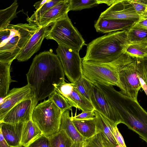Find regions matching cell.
<instances>
[{
    "instance_id": "cell-1",
    "label": "cell",
    "mask_w": 147,
    "mask_h": 147,
    "mask_svg": "<svg viewBox=\"0 0 147 147\" xmlns=\"http://www.w3.org/2000/svg\"><path fill=\"white\" fill-rule=\"evenodd\" d=\"M65 75L59 59L52 49L36 55L26 74L36 102L49 97L56 87L65 81Z\"/></svg>"
},
{
    "instance_id": "cell-2",
    "label": "cell",
    "mask_w": 147,
    "mask_h": 147,
    "mask_svg": "<svg viewBox=\"0 0 147 147\" xmlns=\"http://www.w3.org/2000/svg\"><path fill=\"white\" fill-rule=\"evenodd\" d=\"M128 43L126 31L108 33L94 39L87 45L86 53L82 61L110 62L124 53Z\"/></svg>"
},
{
    "instance_id": "cell-3",
    "label": "cell",
    "mask_w": 147,
    "mask_h": 147,
    "mask_svg": "<svg viewBox=\"0 0 147 147\" xmlns=\"http://www.w3.org/2000/svg\"><path fill=\"white\" fill-rule=\"evenodd\" d=\"M134 58L123 54L110 62L103 63L92 61H82V76L92 84L97 82L115 86L121 91L119 75L121 70L132 62Z\"/></svg>"
},
{
    "instance_id": "cell-4",
    "label": "cell",
    "mask_w": 147,
    "mask_h": 147,
    "mask_svg": "<svg viewBox=\"0 0 147 147\" xmlns=\"http://www.w3.org/2000/svg\"><path fill=\"white\" fill-rule=\"evenodd\" d=\"M112 104L121 123L147 143V112L138 101L120 93L114 98Z\"/></svg>"
},
{
    "instance_id": "cell-5",
    "label": "cell",
    "mask_w": 147,
    "mask_h": 147,
    "mask_svg": "<svg viewBox=\"0 0 147 147\" xmlns=\"http://www.w3.org/2000/svg\"><path fill=\"white\" fill-rule=\"evenodd\" d=\"M27 23L9 24L10 30L8 38L0 45V62L11 63L31 37L41 27Z\"/></svg>"
},
{
    "instance_id": "cell-6",
    "label": "cell",
    "mask_w": 147,
    "mask_h": 147,
    "mask_svg": "<svg viewBox=\"0 0 147 147\" xmlns=\"http://www.w3.org/2000/svg\"><path fill=\"white\" fill-rule=\"evenodd\" d=\"M62 113L54 102L49 98L35 107L31 119L43 134L49 137L59 131Z\"/></svg>"
},
{
    "instance_id": "cell-7",
    "label": "cell",
    "mask_w": 147,
    "mask_h": 147,
    "mask_svg": "<svg viewBox=\"0 0 147 147\" xmlns=\"http://www.w3.org/2000/svg\"><path fill=\"white\" fill-rule=\"evenodd\" d=\"M45 38L54 40L58 45H64L78 52L83 46L87 45L68 15L53 22Z\"/></svg>"
},
{
    "instance_id": "cell-8",
    "label": "cell",
    "mask_w": 147,
    "mask_h": 147,
    "mask_svg": "<svg viewBox=\"0 0 147 147\" xmlns=\"http://www.w3.org/2000/svg\"><path fill=\"white\" fill-rule=\"evenodd\" d=\"M56 51L65 75L71 83L76 82L82 75V61L79 52L60 44Z\"/></svg>"
},
{
    "instance_id": "cell-9",
    "label": "cell",
    "mask_w": 147,
    "mask_h": 147,
    "mask_svg": "<svg viewBox=\"0 0 147 147\" xmlns=\"http://www.w3.org/2000/svg\"><path fill=\"white\" fill-rule=\"evenodd\" d=\"M119 80L122 87L120 92L138 101V92L141 86L137 73L134 59L124 67L119 72Z\"/></svg>"
},
{
    "instance_id": "cell-10",
    "label": "cell",
    "mask_w": 147,
    "mask_h": 147,
    "mask_svg": "<svg viewBox=\"0 0 147 147\" xmlns=\"http://www.w3.org/2000/svg\"><path fill=\"white\" fill-rule=\"evenodd\" d=\"M90 100L94 110L103 115L112 124L117 125L121 123L119 116L105 94L94 84L91 89Z\"/></svg>"
},
{
    "instance_id": "cell-11",
    "label": "cell",
    "mask_w": 147,
    "mask_h": 147,
    "mask_svg": "<svg viewBox=\"0 0 147 147\" xmlns=\"http://www.w3.org/2000/svg\"><path fill=\"white\" fill-rule=\"evenodd\" d=\"M107 19L132 20L136 22L140 18L128 0H116L99 17Z\"/></svg>"
},
{
    "instance_id": "cell-12",
    "label": "cell",
    "mask_w": 147,
    "mask_h": 147,
    "mask_svg": "<svg viewBox=\"0 0 147 147\" xmlns=\"http://www.w3.org/2000/svg\"><path fill=\"white\" fill-rule=\"evenodd\" d=\"M37 104L34 97L22 101L11 109L0 123H24L31 120L32 111Z\"/></svg>"
},
{
    "instance_id": "cell-13",
    "label": "cell",
    "mask_w": 147,
    "mask_h": 147,
    "mask_svg": "<svg viewBox=\"0 0 147 147\" xmlns=\"http://www.w3.org/2000/svg\"><path fill=\"white\" fill-rule=\"evenodd\" d=\"M34 97L32 88L28 84L10 90L0 102V121L13 107L22 101Z\"/></svg>"
},
{
    "instance_id": "cell-14",
    "label": "cell",
    "mask_w": 147,
    "mask_h": 147,
    "mask_svg": "<svg viewBox=\"0 0 147 147\" xmlns=\"http://www.w3.org/2000/svg\"><path fill=\"white\" fill-rule=\"evenodd\" d=\"M53 23L41 27L34 33L17 57L18 61H27L40 49L43 40L47 36Z\"/></svg>"
},
{
    "instance_id": "cell-15",
    "label": "cell",
    "mask_w": 147,
    "mask_h": 147,
    "mask_svg": "<svg viewBox=\"0 0 147 147\" xmlns=\"http://www.w3.org/2000/svg\"><path fill=\"white\" fill-rule=\"evenodd\" d=\"M71 0H62L50 9L35 25L42 27L62 18L70 11Z\"/></svg>"
},
{
    "instance_id": "cell-16",
    "label": "cell",
    "mask_w": 147,
    "mask_h": 147,
    "mask_svg": "<svg viewBox=\"0 0 147 147\" xmlns=\"http://www.w3.org/2000/svg\"><path fill=\"white\" fill-rule=\"evenodd\" d=\"M135 22L129 20L107 19L99 17L94 24L97 32L103 33L114 31H126L132 27Z\"/></svg>"
},
{
    "instance_id": "cell-17",
    "label": "cell",
    "mask_w": 147,
    "mask_h": 147,
    "mask_svg": "<svg viewBox=\"0 0 147 147\" xmlns=\"http://www.w3.org/2000/svg\"><path fill=\"white\" fill-rule=\"evenodd\" d=\"M0 132L9 147H22L21 141L24 123H0Z\"/></svg>"
},
{
    "instance_id": "cell-18",
    "label": "cell",
    "mask_w": 147,
    "mask_h": 147,
    "mask_svg": "<svg viewBox=\"0 0 147 147\" xmlns=\"http://www.w3.org/2000/svg\"><path fill=\"white\" fill-rule=\"evenodd\" d=\"M94 119L96 127V134L102 133L110 142L113 147H120L112 133L110 121L100 113L94 110Z\"/></svg>"
},
{
    "instance_id": "cell-19",
    "label": "cell",
    "mask_w": 147,
    "mask_h": 147,
    "mask_svg": "<svg viewBox=\"0 0 147 147\" xmlns=\"http://www.w3.org/2000/svg\"><path fill=\"white\" fill-rule=\"evenodd\" d=\"M69 110L64 111L61 116L59 130H63L74 142L85 141L86 139L78 132L71 120Z\"/></svg>"
},
{
    "instance_id": "cell-20",
    "label": "cell",
    "mask_w": 147,
    "mask_h": 147,
    "mask_svg": "<svg viewBox=\"0 0 147 147\" xmlns=\"http://www.w3.org/2000/svg\"><path fill=\"white\" fill-rule=\"evenodd\" d=\"M11 63L0 62V101L8 94L11 82H16L11 79L10 76Z\"/></svg>"
},
{
    "instance_id": "cell-21",
    "label": "cell",
    "mask_w": 147,
    "mask_h": 147,
    "mask_svg": "<svg viewBox=\"0 0 147 147\" xmlns=\"http://www.w3.org/2000/svg\"><path fill=\"white\" fill-rule=\"evenodd\" d=\"M43 134L40 129L31 120L24 123L21 144L25 147Z\"/></svg>"
},
{
    "instance_id": "cell-22",
    "label": "cell",
    "mask_w": 147,
    "mask_h": 147,
    "mask_svg": "<svg viewBox=\"0 0 147 147\" xmlns=\"http://www.w3.org/2000/svg\"><path fill=\"white\" fill-rule=\"evenodd\" d=\"M66 98L72 107L78 108L82 111H91L94 109L91 102L74 87L71 93Z\"/></svg>"
},
{
    "instance_id": "cell-23",
    "label": "cell",
    "mask_w": 147,
    "mask_h": 147,
    "mask_svg": "<svg viewBox=\"0 0 147 147\" xmlns=\"http://www.w3.org/2000/svg\"><path fill=\"white\" fill-rule=\"evenodd\" d=\"M71 120L79 133L86 140L96 134L94 119H78L71 117Z\"/></svg>"
},
{
    "instance_id": "cell-24",
    "label": "cell",
    "mask_w": 147,
    "mask_h": 147,
    "mask_svg": "<svg viewBox=\"0 0 147 147\" xmlns=\"http://www.w3.org/2000/svg\"><path fill=\"white\" fill-rule=\"evenodd\" d=\"M18 5L15 0L11 5L6 9L0 10V31L6 29L10 23L16 18V10Z\"/></svg>"
},
{
    "instance_id": "cell-25",
    "label": "cell",
    "mask_w": 147,
    "mask_h": 147,
    "mask_svg": "<svg viewBox=\"0 0 147 147\" xmlns=\"http://www.w3.org/2000/svg\"><path fill=\"white\" fill-rule=\"evenodd\" d=\"M136 71L142 88L147 96V58H134Z\"/></svg>"
},
{
    "instance_id": "cell-26",
    "label": "cell",
    "mask_w": 147,
    "mask_h": 147,
    "mask_svg": "<svg viewBox=\"0 0 147 147\" xmlns=\"http://www.w3.org/2000/svg\"><path fill=\"white\" fill-rule=\"evenodd\" d=\"M123 54L134 58H147V42L129 43Z\"/></svg>"
},
{
    "instance_id": "cell-27",
    "label": "cell",
    "mask_w": 147,
    "mask_h": 147,
    "mask_svg": "<svg viewBox=\"0 0 147 147\" xmlns=\"http://www.w3.org/2000/svg\"><path fill=\"white\" fill-rule=\"evenodd\" d=\"M48 138L51 147H70L74 142L63 130Z\"/></svg>"
},
{
    "instance_id": "cell-28",
    "label": "cell",
    "mask_w": 147,
    "mask_h": 147,
    "mask_svg": "<svg viewBox=\"0 0 147 147\" xmlns=\"http://www.w3.org/2000/svg\"><path fill=\"white\" fill-rule=\"evenodd\" d=\"M126 34L129 43L147 42V30L131 27Z\"/></svg>"
},
{
    "instance_id": "cell-29",
    "label": "cell",
    "mask_w": 147,
    "mask_h": 147,
    "mask_svg": "<svg viewBox=\"0 0 147 147\" xmlns=\"http://www.w3.org/2000/svg\"><path fill=\"white\" fill-rule=\"evenodd\" d=\"M62 0H49L40 8L36 10L30 17H28L26 20L29 24L35 25L37 22L50 9L59 3Z\"/></svg>"
},
{
    "instance_id": "cell-30",
    "label": "cell",
    "mask_w": 147,
    "mask_h": 147,
    "mask_svg": "<svg viewBox=\"0 0 147 147\" xmlns=\"http://www.w3.org/2000/svg\"><path fill=\"white\" fill-rule=\"evenodd\" d=\"M72 84L74 88L91 102L90 94L93 84L82 76L76 82Z\"/></svg>"
},
{
    "instance_id": "cell-31",
    "label": "cell",
    "mask_w": 147,
    "mask_h": 147,
    "mask_svg": "<svg viewBox=\"0 0 147 147\" xmlns=\"http://www.w3.org/2000/svg\"><path fill=\"white\" fill-rule=\"evenodd\" d=\"M49 98L54 102L62 113L67 109L70 110L72 107L67 99L55 90Z\"/></svg>"
},
{
    "instance_id": "cell-32",
    "label": "cell",
    "mask_w": 147,
    "mask_h": 147,
    "mask_svg": "<svg viewBox=\"0 0 147 147\" xmlns=\"http://www.w3.org/2000/svg\"><path fill=\"white\" fill-rule=\"evenodd\" d=\"M98 4V0H71L70 11L88 9Z\"/></svg>"
},
{
    "instance_id": "cell-33",
    "label": "cell",
    "mask_w": 147,
    "mask_h": 147,
    "mask_svg": "<svg viewBox=\"0 0 147 147\" xmlns=\"http://www.w3.org/2000/svg\"><path fill=\"white\" fill-rule=\"evenodd\" d=\"M140 18H147V0H128Z\"/></svg>"
},
{
    "instance_id": "cell-34",
    "label": "cell",
    "mask_w": 147,
    "mask_h": 147,
    "mask_svg": "<svg viewBox=\"0 0 147 147\" xmlns=\"http://www.w3.org/2000/svg\"><path fill=\"white\" fill-rule=\"evenodd\" d=\"M73 88L72 83H67L64 81L56 87L55 90L66 98L71 93Z\"/></svg>"
},
{
    "instance_id": "cell-35",
    "label": "cell",
    "mask_w": 147,
    "mask_h": 147,
    "mask_svg": "<svg viewBox=\"0 0 147 147\" xmlns=\"http://www.w3.org/2000/svg\"><path fill=\"white\" fill-rule=\"evenodd\" d=\"M25 147H51V146L48 138L43 134H42Z\"/></svg>"
},
{
    "instance_id": "cell-36",
    "label": "cell",
    "mask_w": 147,
    "mask_h": 147,
    "mask_svg": "<svg viewBox=\"0 0 147 147\" xmlns=\"http://www.w3.org/2000/svg\"><path fill=\"white\" fill-rule=\"evenodd\" d=\"M85 141L87 147H104L100 133L86 139Z\"/></svg>"
},
{
    "instance_id": "cell-37",
    "label": "cell",
    "mask_w": 147,
    "mask_h": 147,
    "mask_svg": "<svg viewBox=\"0 0 147 147\" xmlns=\"http://www.w3.org/2000/svg\"><path fill=\"white\" fill-rule=\"evenodd\" d=\"M113 134L115 140L120 147H127L123 138L120 133L117 125L112 124L110 122Z\"/></svg>"
},
{
    "instance_id": "cell-38",
    "label": "cell",
    "mask_w": 147,
    "mask_h": 147,
    "mask_svg": "<svg viewBox=\"0 0 147 147\" xmlns=\"http://www.w3.org/2000/svg\"><path fill=\"white\" fill-rule=\"evenodd\" d=\"M94 109L91 111H82V113L78 115H76L71 117L74 119H78L88 120L92 119L95 117Z\"/></svg>"
},
{
    "instance_id": "cell-39",
    "label": "cell",
    "mask_w": 147,
    "mask_h": 147,
    "mask_svg": "<svg viewBox=\"0 0 147 147\" xmlns=\"http://www.w3.org/2000/svg\"><path fill=\"white\" fill-rule=\"evenodd\" d=\"M147 30V18H140L132 26Z\"/></svg>"
},
{
    "instance_id": "cell-40",
    "label": "cell",
    "mask_w": 147,
    "mask_h": 147,
    "mask_svg": "<svg viewBox=\"0 0 147 147\" xmlns=\"http://www.w3.org/2000/svg\"><path fill=\"white\" fill-rule=\"evenodd\" d=\"M10 30L7 27L6 29L0 31V45L8 38L10 35Z\"/></svg>"
},
{
    "instance_id": "cell-41",
    "label": "cell",
    "mask_w": 147,
    "mask_h": 147,
    "mask_svg": "<svg viewBox=\"0 0 147 147\" xmlns=\"http://www.w3.org/2000/svg\"><path fill=\"white\" fill-rule=\"evenodd\" d=\"M100 133L103 147H113L110 142L105 136L102 133Z\"/></svg>"
},
{
    "instance_id": "cell-42",
    "label": "cell",
    "mask_w": 147,
    "mask_h": 147,
    "mask_svg": "<svg viewBox=\"0 0 147 147\" xmlns=\"http://www.w3.org/2000/svg\"><path fill=\"white\" fill-rule=\"evenodd\" d=\"M70 147H87L86 141L74 142Z\"/></svg>"
},
{
    "instance_id": "cell-43",
    "label": "cell",
    "mask_w": 147,
    "mask_h": 147,
    "mask_svg": "<svg viewBox=\"0 0 147 147\" xmlns=\"http://www.w3.org/2000/svg\"><path fill=\"white\" fill-rule=\"evenodd\" d=\"M49 0H43L36 2L34 5L36 10L40 8L45 3L47 2Z\"/></svg>"
},
{
    "instance_id": "cell-44",
    "label": "cell",
    "mask_w": 147,
    "mask_h": 147,
    "mask_svg": "<svg viewBox=\"0 0 147 147\" xmlns=\"http://www.w3.org/2000/svg\"><path fill=\"white\" fill-rule=\"evenodd\" d=\"M0 147H9L1 132L0 134Z\"/></svg>"
},
{
    "instance_id": "cell-45",
    "label": "cell",
    "mask_w": 147,
    "mask_h": 147,
    "mask_svg": "<svg viewBox=\"0 0 147 147\" xmlns=\"http://www.w3.org/2000/svg\"><path fill=\"white\" fill-rule=\"evenodd\" d=\"M98 1L99 4L102 3H105L107 4L108 6H110L115 2V1H116V0H98Z\"/></svg>"
}]
</instances>
